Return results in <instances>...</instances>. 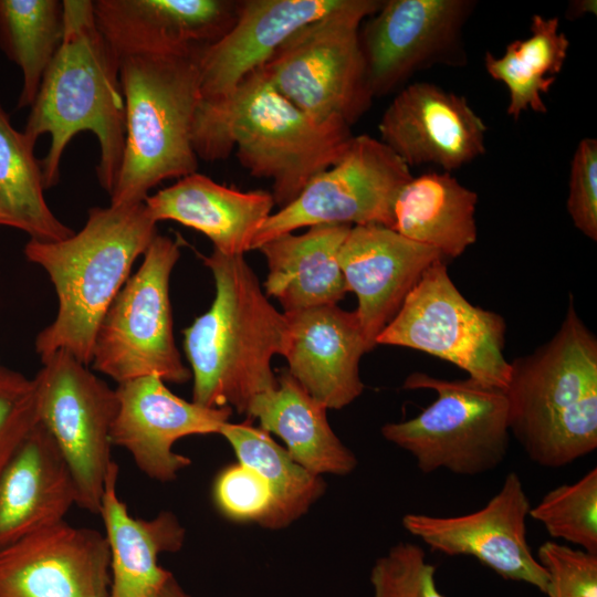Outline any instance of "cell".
I'll return each instance as SVG.
<instances>
[{
  "instance_id": "cell-1",
  "label": "cell",
  "mask_w": 597,
  "mask_h": 597,
  "mask_svg": "<svg viewBox=\"0 0 597 597\" xmlns=\"http://www.w3.org/2000/svg\"><path fill=\"white\" fill-rule=\"evenodd\" d=\"M353 134L342 119L318 121L285 98L262 66L226 100L199 104L192 145L198 158L216 161L235 155L242 167L272 180L281 208L345 154Z\"/></svg>"
},
{
  "instance_id": "cell-2",
  "label": "cell",
  "mask_w": 597,
  "mask_h": 597,
  "mask_svg": "<svg viewBox=\"0 0 597 597\" xmlns=\"http://www.w3.org/2000/svg\"><path fill=\"white\" fill-rule=\"evenodd\" d=\"M64 34L46 70L24 126L35 145L49 134L50 147L40 161L44 188L60 181L61 160L81 132L95 135L100 147L96 176L113 191L125 144V103L119 57L96 23L92 0H63Z\"/></svg>"
},
{
  "instance_id": "cell-3",
  "label": "cell",
  "mask_w": 597,
  "mask_h": 597,
  "mask_svg": "<svg viewBox=\"0 0 597 597\" xmlns=\"http://www.w3.org/2000/svg\"><path fill=\"white\" fill-rule=\"evenodd\" d=\"M156 224L144 202L109 205L91 208L84 227L62 241H28L24 255L48 273L57 296L54 321L35 338L40 359L65 350L91 364L97 328Z\"/></svg>"
},
{
  "instance_id": "cell-4",
  "label": "cell",
  "mask_w": 597,
  "mask_h": 597,
  "mask_svg": "<svg viewBox=\"0 0 597 597\" xmlns=\"http://www.w3.org/2000/svg\"><path fill=\"white\" fill-rule=\"evenodd\" d=\"M203 262L213 274L216 296L184 331L192 401L247 415L258 395L277 386L271 362L282 353L285 318L263 294L243 255L213 250Z\"/></svg>"
},
{
  "instance_id": "cell-5",
  "label": "cell",
  "mask_w": 597,
  "mask_h": 597,
  "mask_svg": "<svg viewBox=\"0 0 597 597\" xmlns=\"http://www.w3.org/2000/svg\"><path fill=\"white\" fill-rule=\"evenodd\" d=\"M509 428L534 463L557 469L597 448V338L573 296L555 335L510 362Z\"/></svg>"
},
{
  "instance_id": "cell-6",
  "label": "cell",
  "mask_w": 597,
  "mask_h": 597,
  "mask_svg": "<svg viewBox=\"0 0 597 597\" xmlns=\"http://www.w3.org/2000/svg\"><path fill=\"white\" fill-rule=\"evenodd\" d=\"M201 50L121 59L125 144L109 205L144 202L148 191L161 181L197 171L192 130Z\"/></svg>"
},
{
  "instance_id": "cell-7",
  "label": "cell",
  "mask_w": 597,
  "mask_h": 597,
  "mask_svg": "<svg viewBox=\"0 0 597 597\" xmlns=\"http://www.w3.org/2000/svg\"><path fill=\"white\" fill-rule=\"evenodd\" d=\"M404 388L430 389L437 397L416 417L383 426L381 434L410 453L422 473L447 470L473 476L505 460L510 444L505 390L470 377L448 380L425 373L409 375Z\"/></svg>"
},
{
  "instance_id": "cell-8",
  "label": "cell",
  "mask_w": 597,
  "mask_h": 597,
  "mask_svg": "<svg viewBox=\"0 0 597 597\" xmlns=\"http://www.w3.org/2000/svg\"><path fill=\"white\" fill-rule=\"evenodd\" d=\"M378 0H341L323 17L294 32L262 65L274 87L318 121L349 126L370 107L360 23L381 7Z\"/></svg>"
},
{
  "instance_id": "cell-9",
  "label": "cell",
  "mask_w": 597,
  "mask_h": 597,
  "mask_svg": "<svg viewBox=\"0 0 597 597\" xmlns=\"http://www.w3.org/2000/svg\"><path fill=\"white\" fill-rule=\"evenodd\" d=\"M143 255L97 328L91 364L117 384L148 375L184 384L191 371L175 344L169 301L179 242L157 233Z\"/></svg>"
},
{
  "instance_id": "cell-10",
  "label": "cell",
  "mask_w": 597,
  "mask_h": 597,
  "mask_svg": "<svg viewBox=\"0 0 597 597\" xmlns=\"http://www.w3.org/2000/svg\"><path fill=\"white\" fill-rule=\"evenodd\" d=\"M502 315L471 304L449 276L446 260L422 274L376 339L420 350L454 364L470 378L505 390L511 365L504 356Z\"/></svg>"
},
{
  "instance_id": "cell-11",
  "label": "cell",
  "mask_w": 597,
  "mask_h": 597,
  "mask_svg": "<svg viewBox=\"0 0 597 597\" xmlns=\"http://www.w3.org/2000/svg\"><path fill=\"white\" fill-rule=\"evenodd\" d=\"M34 377L39 419L62 453L76 489V505L100 514L113 464L111 429L118 409L115 389L65 350L41 359Z\"/></svg>"
},
{
  "instance_id": "cell-12",
  "label": "cell",
  "mask_w": 597,
  "mask_h": 597,
  "mask_svg": "<svg viewBox=\"0 0 597 597\" xmlns=\"http://www.w3.org/2000/svg\"><path fill=\"white\" fill-rule=\"evenodd\" d=\"M412 178L409 167L381 140L354 136L343 157L315 176L289 205L270 217L252 249L303 227L380 224L394 229V206Z\"/></svg>"
},
{
  "instance_id": "cell-13",
  "label": "cell",
  "mask_w": 597,
  "mask_h": 597,
  "mask_svg": "<svg viewBox=\"0 0 597 597\" xmlns=\"http://www.w3.org/2000/svg\"><path fill=\"white\" fill-rule=\"evenodd\" d=\"M470 0H388L369 17L359 42L373 97L389 94L416 71L464 60L462 28Z\"/></svg>"
},
{
  "instance_id": "cell-14",
  "label": "cell",
  "mask_w": 597,
  "mask_h": 597,
  "mask_svg": "<svg viewBox=\"0 0 597 597\" xmlns=\"http://www.w3.org/2000/svg\"><path fill=\"white\" fill-rule=\"evenodd\" d=\"M530 510L523 482L512 471L499 492L474 512L457 516L407 513L402 525L431 552L473 557L503 579L525 583L546 594V572L526 540Z\"/></svg>"
},
{
  "instance_id": "cell-15",
  "label": "cell",
  "mask_w": 597,
  "mask_h": 597,
  "mask_svg": "<svg viewBox=\"0 0 597 597\" xmlns=\"http://www.w3.org/2000/svg\"><path fill=\"white\" fill-rule=\"evenodd\" d=\"M118 409L111 429L112 444L126 449L148 478L168 482L190 465V458L172 447L191 434L219 433L232 408H208L187 401L156 376L117 384Z\"/></svg>"
},
{
  "instance_id": "cell-16",
  "label": "cell",
  "mask_w": 597,
  "mask_h": 597,
  "mask_svg": "<svg viewBox=\"0 0 597 597\" xmlns=\"http://www.w3.org/2000/svg\"><path fill=\"white\" fill-rule=\"evenodd\" d=\"M105 535L65 521L0 552V597H108Z\"/></svg>"
},
{
  "instance_id": "cell-17",
  "label": "cell",
  "mask_w": 597,
  "mask_h": 597,
  "mask_svg": "<svg viewBox=\"0 0 597 597\" xmlns=\"http://www.w3.org/2000/svg\"><path fill=\"white\" fill-rule=\"evenodd\" d=\"M486 129L465 97L428 82L402 88L378 125L380 140L408 167L432 164L448 172L484 154Z\"/></svg>"
},
{
  "instance_id": "cell-18",
  "label": "cell",
  "mask_w": 597,
  "mask_h": 597,
  "mask_svg": "<svg viewBox=\"0 0 597 597\" xmlns=\"http://www.w3.org/2000/svg\"><path fill=\"white\" fill-rule=\"evenodd\" d=\"M446 260L436 249L380 224L352 226L338 252L347 291L369 350L426 270Z\"/></svg>"
},
{
  "instance_id": "cell-19",
  "label": "cell",
  "mask_w": 597,
  "mask_h": 597,
  "mask_svg": "<svg viewBox=\"0 0 597 597\" xmlns=\"http://www.w3.org/2000/svg\"><path fill=\"white\" fill-rule=\"evenodd\" d=\"M283 315L281 355L287 373L327 409H341L358 398L364 390L359 362L370 350L356 312L333 304Z\"/></svg>"
},
{
  "instance_id": "cell-20",
  "label": "cell",
  "mask_w": 597,
  "mask_h": 597,
  "mask_svg": "<svg viewBox=\"0 0 597 597\" xmlns=\"http://www.w3.org/2000/svg\"><path fill=\"white\" fill-rule=\"evenodd\" d=\"M93 9L100 31L121 60L197 52L232 27L238 2L94 0Z\"/></svg>"
},
{
  "instance_id": "cell-21",
  "label": "cell",
  "mask_w": 597,
  "mask_h": 597,
  "mask_svg": "<svg viewBox=\"0 0 597 597\" xmlns=\"http://www.w3.org/2000/svg\"><path fill=\"white\" fill-rule=\"evenodd\" d=\"M341 0H245L238 2L232 27L198 56L199 104L228 98L253 71L305 24Z\"/></svg>"
},
{
  "instance_id": "cell-22",
  "label": "cell",
  "mask_w": 597,
  "mask_h": 597,
  "mask_svg": "<svg viewBox=\"0 0 597 597\" xmlns=\"http://www.w3.org/2000/svg\"><path fill=\"white\" fill-rule=\"evenodd\" d=\"M76 500L71 471L39 421L0 471V552L64 522Z\"/></svg>"
},
{
  "instance_id": "cell-23",
  "label": "cell",
  "mask_w": 597,
  "mask_h": 597,
  "mask_svg": "<svg viewBox=\"0 0 597 597\" xmlns=\"http://www.w3.org/2000/svg\"><path fill=\"white\" fill-rule=\"evenodd\" d=\"M144 203L157 222L172 220L195 229L226 255H243L252 250L256 233L275 205L271 192L241 191L198 171L148 195Z\"/></svg>"
},
{
  "instance_id": "cell-24",
  "label": "cell",
  "mask_w": 597,
  "mask_h": 597,
  "mask_svg": "<svg viewBox=\"0 0 597 597\" xmlns=\"http://www.w3.org/2000/svg\"><path fill=\"white\" fill-rule=\"evenodd\" d=\"M118 467L113 462L106 480L100 514L111 556L108 597H153L172 575L158 556L181 549L186 530L169 511L150 520L136 519L118 498Z\"/></svg>"
},
{
  "instance_id": "cell-25",
  "label": "cell",
  "mask_w": 597,
  "mask_h": 597,
  "mask_svg": "<svg viewBox=\"0 0 597 597\" xmlns=\"http://www.w3.org/2000/svg\"><path fill=\"white\" fill-rule=\"evenodd\" d=\"M350 224L322 223L303 234L285 233L258 250L269 268L265 292L284 312L337 304L348 292L338 263Z\"/></svg>"
},
{
  "instance_id": "cell-26",
  "label": "cell",
  "mask_w": 597,
  "mask_h": 597,
  "mask_svg": "<svg viewBox=\"0 0 597 597\" xmlns=\"http://www.w3.org/2000/svg\"><path fill=\"white\" fill-rule=\"evenodd\" d=\"M326 411L286 370L275 388L252 400L247 415L258 419L261 429L280 437L290 457L308 472L349 474L357 458L335 434Z\"/></svg>"
},
{
  "instance_id": "cell-27",
  "label": "cell",
  "mask_w": 597,
  "mask_h": 597,
  "mask_svg": "<svg viewBox=\"0 0 597 597\" xmlns=\"http://www.w3.org/2000/svg\"><path fill=\"white\" fill-rule=\"evenodd\" d=\"M478 195L448 171L412 177L394 206V230L439 251L444 259L460 256L478 235Z\"/></svg>"
},
{
  "instance_id": "cell-28",
  "label": "cell",
  "mask_w": 597,
  "mask_h": 597,
  "mask_svg": "<svg viewBox=\"0 0 597 597\" xmlns=\"http://www.w3.org/2000/svg\"><path fill=\"white\" fill-rule=\"evenodd\" d=\"M569 40L559 30L556 17L534 14L531 35L511 42L503 55H484L486 72L509 90L507 115L517 121L523 112L546 113L543 94H547L567 57Z\"/></svg>"
},
{
  "instance_id": "cell-29",
  "label": "cell",
  "mask_w": 597,
  "mask_h": 597,
  "mask_svg": "<svg viewBox=\"0 0 597 597\" xmlns=\"http://www.w3.org/2000/svg\"><path fill=\"white\" fill-rule=\"evenodd\" d=\"M34 146L23 132L12 126L0 103V211L30 239L62 241L74 232L59 220L45 201Z\"/></svg>"
},
{
  "instance_id": "cell-30",
  "label": "cell",
  "mask_w": 597,
  "mask_h": 597,
  "mask_svg": "<svg viewBox=\"0 0 597 597\" xmlns=\"http://www.w3.org/2000/svg\"><path fill=\"white\" fill-rule=\"evenodd\" d=\"M231 444L238 461L255 469L269 483L273 510L265 528L280 530L304 515L324 494L325 482L298 463L269 432L248 422H226L219 432Z\"/></svg>"
},
{
  "instance_id": "cell-31",
  "label": "cell",
  "mask_w": 597,
  "mask_h": 597,
  "mask_svg": "<svg viewBox=\"0 0 597 597\" xmlns=\"http://www.w3.org/2000/svg\"><path fill=\"white\" fill-rule=\"evenodd\" d=\"M63 34V0H0V49L22 75L17 108L33 104Z\"/></svg>"
},
{
  "instance_id": "cell-32",
  "label": "cell",
  "mask_w": 597,
  "mask_h": 597,
  "mask_svg": "<svg viewBox=\"0 0 597 597\" xmlns=\"http://www.w3.org/2000/svg\"><path fill=\"white\" fill-rule=\"evenodd\" d=\"M528 516L540 522L551 537L597 555V469L548 491L531 506Z\"/></svg>"
},
{
  "instance_id": "cell-33",
  "label": "cell",
  "mask_w": 597,
  "mask_h": 597,
  "mask_svg": "<svg viewBox=\"0 0 597 597\" xmlns=\"http://www.w3.org/2000/svg\"><path fill=\"white\" fill-rule=\"evenodd\" d=\"M436 569L422 547L399 542L371 567L373 597H446L437 587Z\"/></svg>"
},
{
  "instance_id": "cell-34",
  "label": "cell",
  "mask_w": 597,
  "mask_h": 597,
  "mask_svg": "<svg viewBox=\"0 0 597 597\" xmlns=\"http://www.w3.org/2000/svg\"><path fill=\"white\" fill-rule=\"evenodd\" d=\"M213 500L226 517L254 522L263 527L273 510V494L266 480L255 469L239 461L217 475Z\"/></svg>"
},
{
  "instance_id": "cell-35",
  "label": "cell",
  "mask_w": 597,
  "mask_h": 597,
  "mask_svg": "<svg viewBox=\"0 0 597 597\" xmlns=\"http://www.w3.org/2000/svg\"><path fill=\"white\" fill-rule=\"evenodd\" d=\"M39 421L35 379L0 367V471Z\"/></svg>"
},
{
  "instance_id": "cell-36",
  "label": "cell",
  "mask_w": 597,
  "mask_h": 597,
  "mask_svg": "<svg viewBox=\"0 0 597 597\" xmlns=\"http://www.w3.org/2000/svg\"><path fill=\"white\" fill-rule=\"evenodd\" d=\"M547 597H597V555L547 541L537 549Z\"/></svg>"
},
{
  "instance_id": "cell-37",
  "label": "cell",
  "mask_w": 597,
  "mask_h": 597,
  "mask_svg": "<svg viewBox=\"0 0 597 597\" xmlns=\"http://www.w3.org/2000/svg\"><path fill=\"white\" fill-rule=\"evenodd\" d=\"M567 211L574 226L597 240V140L583 138L576 147L569 175Z\"/></svg>"
},
{
  "instance_id": "cell-38",
  "label": "cell",
  "mask_w": 597,
  "mask_h": 597,
  "mask_svg": "<svg viewBox=\"0 0 597 597\" xmlns=\"http://www.w3.org/2000/svg\"><path fill=\"white\" fill-rule=\"evenodd\" d=\"M153 597H192L184 590L174 575H171Z\"/></svg>"
},
{
  "instance_id": "cell-39",
  "label": "cell",
  "mask_w": 597,
  "mask_h": 597,
  "mask_svg": "<svg viewBox=\"0 0 597 597\" xmlns=\"http://www.w3.org/2000/svg\"><path fill=\"white\" fill-rule=\"evenodd\" d=\"M585 13H596L595 0L574 1L569 4L567 14L570 15L572 19L579 18Z\"/></svg>"
},
{
  "instance_id": "cell-40",
  "label": "cell",
  "mask_w": 597,
  "mask_h": 597,
  "mask_svg": "<svg viewBox=\"0 0 597 597\" xmlns=\"http://www.w3.org/2000/svg\"><path fill=\"white\" fill-rule=\"evenodd\" d=\"M0 226L14 228L13 222L0 211Z\"/></svg>"
}]
</instances>
